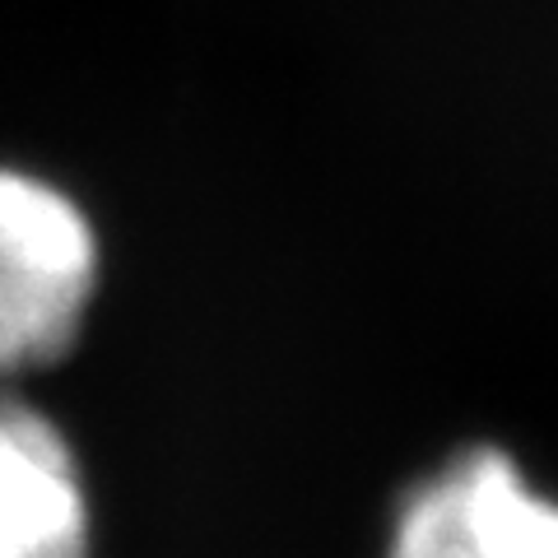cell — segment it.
Returning <instances> with one entry per match:
<instances>
[{"label":"cell","mask_w":558,"mask_h":558,"mask_svg":"<svg viewBox=\"0 0 558 558\" xmlns=\"http://www.w3.org/2000/svg\"><path fill=\"white\" fill-rule=\"evenodd\" d=\"M89 502L65 433L0 391V558H84Z\"/></svg>","instance_id":"3957f363"},{"label":"cell","mask_w":558,"mask_h":558,"mask_svg":"<svg viewBox=\"0 0 558 558\" xmlns=\"http://www.w3.org/2000/svg\"><path fill=\"white\" fill-rule=\"evenodd\" d=\"M387 558H558V498L502 447H470L405 494Z\"/></svg>","instance_id":"7a4b0ae2"},{"label":"cell","mask_w":558,"mask_h":558,"mask_svg":"<svg viewBox=\"0 0 558 558\" xmlns=\"http://www.w3.org/2000/svg\"><path fill=\"white\" fill-rule=\"evenodd\" d=\"M98 289V233L57 182L0 168V377L75 344Z\"/></svg>","instance_id":"6da1fadb"}]
</instances>
